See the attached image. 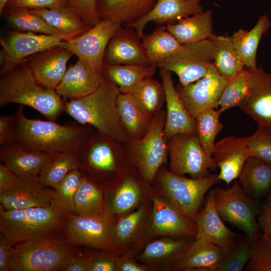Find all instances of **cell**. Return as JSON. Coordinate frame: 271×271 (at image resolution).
Here are the masks:
<instances>
[{
	"label": "cell",
	"instance_id": "obj_50",
	"mask_svg": "<svg viewBox=\"0 0 271 271\" xmlns=\"http://www.w3.org/2000/svg\"><path fill=\"white\" fill-rule=\"evenodd\" d=\"M115 253L105 250H86L84 253L88 271H116Z\"/></svg>",
	"mask_w": 271,
	"mask_h": 271
},
{
	"label": "cell",
	"instance_id": "obj_5",
	"mask_svg": "<svg viewBox=\"0 0 271 271\" xmlns=\"http://www.w3.org/2000/svg\"><path fill=\"white\" fill-rule=\"evenodd\" d=\"M13 246L9 262L11 271L61 270L65 261L79 253L67 239L54 234L31 239Z\"/></svg>",
	"mask_w": 271,
	"mask_h": 271
},
{
	"label": "cell",
	"instance_id": "obj_34",
	"mask_svg": "<svg viewBox=\"0 0 271 271\" xmlns=\"http://www.w3.org/2000/svg\"><path fill=\"white\" fill-rule=\"evenodd\" d=\"M119 116L130 140L143 137L148 131L154 118L146 114L130 93H120L117 100Z\"/></svg>",
	"mask_w": 271,
	"mask_h": 271
},
{
	"label": "cell",
	"instance_id": "obj_58",
	"mask_svg": "<svg viewBox=\"0 0 271 271\" xmlns=\"http://www.w3.org/2000/svg\"><path fill=\"white\" fill-rule=\"evenodd\" d=\"M63 271H88L87 261L84 254L79 253L69 258L63 264Z\"/></svg>",
	"mask_w": 271,
	"mask_h": 271
},
{
	"label": "cell",
	"instance_id": "obj_15",
	"mask_svg": "<svg viewBox=\"0 0 271 271\" xmlns=\"http://www.w3.org/2000/svg\"><path fill=\"white\" fill-rule=\"evenodd\" d=\"M121 26L101 20L78 37L63 41L59 47L68 50L86 64L101 72L108 43Z\"/></svg>",
	"mask_w": 271,
	"mask_h": 271
},
{
	"label": "cell",
	"instance_id": "obj_23",
	"mask_svg": "<svg viewBox=\"0 0 271 271\" xmlns=\"http://www.w3.org/2000/svg\"><path fill=\"white\" fill-rule=\"evenodd\" d=\"M73 55L68 50L56 47L37 53L23 63L29 66L39 84L55 89L63 79L68 68L67 62Z\"/></svg>",
	"mask_w": 271,
	"mask_h": 271
},
{
	"label": "cell",
	"instance_id": "obj_1",
	"mask_svg": "<svg viewBox=\"0 0 271 271\" xmlns=\"http://www.w3.org/2000/svg\"><path fill=\"white\" fill-rule=\"evenodd\" d=\"M14 117L15 140L28 148L46 154L78 150L93 132L89 125L77 122L62 125L49 120L28 118L22 105Z\"/></svg>",
	"mask_w": 271,
	"mask_h": 271
},
{
	"label": "cell",
	"instance_id": "obj_20",
	"mask_svg": "<svg viewBox=\"0 0 271 271\" xmlns=\"http://www.w3.org/2000/svg\"><path fill=\"white\" fill-rule=\"evenodd\" d=\"M137 31L121 25L109 40L103 61L117 65H150Z\"/></svg>",
	"mask_w": 271,
	"mask_h": 271
},
{
	"label": "cell",
	"instance_id": "obj_56",
	"mask_svg": "<svg viewBox=\"0 0 271 271\" xmlns=\"http://www.w3.org/2000/svg\"><path fill=\"white\" fill-rule=\"evenodd\" d=\"M14 244L2 234L0 237V271H8L12 250Z\"/></svg>",
	"mask_w": 271,
	"mask_h": 271
},
{
	"label": "cell",
	"instance_id": "obj_26",
	"mask_svg": "<svg viewBox=\"0 0 271 271\" xmlns=\"http://www.w3.org/2000/svg\"><path fill=\"white\" fill-rule=\"evenodd\" d=\"M224 254L219 246L195 238L172 268L176 270L217 271Z\"/></svg>",
	"mask_w": 271,
	"mask_h": 271
},
{
	"label": "cell",
	"instance_id": "obj_36",
	"mask_svg": "<svg viewBox=\"0 0 271 271\" xmlns=\"http://www.w3.org/2000/svg\"><path fill=\"white\" fill-rule=\"evenodd\" d=\"M213 47V65L228 80L245 66L235 50L231 37L213 34L209 39Z\"/></svg>",
	"mask_w": 271,
	"mask_h": 271
},
{
	"label": "cell",
	"instance_id": "obj_42",
	"mask_svg": "<svg viewBox=\"0 0 271 271\" xmlns=\"http://www.w3.org/2000/svg\"><path fill=\"white\" fill-rule=\"evenodd\" d=\"M146 215V206L142 204L137 209L122 215L113 224L115 242L120 251L137 238L143 226Z\"/></svg>",
	"mask_w": 271,
	"mask_h": 271
},
{
	"label": "cell",
	"instance_id": "obj_38",
	"mask_svg": "<svg viewBox=\"0 0 271 271\" xmlns=\"http://www.w3.org/2000/svg\"><path fill=\"white\" fill-rule=\"evenodd\" d=\"M101 188L97 183L83 175L74 197V214L76 215L107 214Z\"/></svg>",
	"mask_w": 271,
	"mask_h": 271
},
{
	"label": "cell",
	"instance_id": "obj_48",
	"mask_svg": "<svg viewBox=\"0 0 271 271\" xmlns=\"http://www.w3.org/2000/svg\"><path fill=\"white\" fill-rule=\"evenodd\" d=\"M251 255L249 238L237 241L225 253L217 271H241L248 263Z\"/></svg>",
	"mask_w": 271,
	"mask_h": 271
},
{
	"label": "cell",
	"instance_id": "obj_16",
	"mask_svg": "<svg viewBox=\"0 0 271 271\" xmlns=\"http://www.w3.org/2000/svg\"><path fill=\"white\" fill-rule=\"evenodd\" d=\"M151 194L153 207L148 228L150 236L175 238L196 236L195 222L188 219L161 195L154 192Z\"/></svg>",
	"mask_w": 271,
	"mask_h": 271
},
{
	"label": "cell",
	"instance_id": "obj_55",
	"mask_svg": "<svg viewBox=\"0 0 271 271\" xmlns=\"http://www.w3.org/2000/svg\"><path fill=\"white\" fill-rule=\"evenodd\" d=\"M15 141L14 115H2L0 116V146Z\"/></svg>",
	"mask_w": 271,
	"mask_h": 271
},
{
	"label": "cell",
	"instance_id": "obj_4",
	"mask_svg": "<svg viewBox=\"0 0 271 271\" xmlns=\"http://www.w3.org/2000/svg\"><path fill=\"white\" fill-rule=\"evenodd\" d=\"M70 215L53 204L16 210H6L1 205L0 230L15 244L54 234L64 228Z\"/></svg>",
	"mask_w": 271,
	"mask_h": 271
},
{
	"label": "cell",
	"instance_id": "obj_13",
	"mask_svg": "<svg viewBox=\"0 0 271 271\" xmlns=\"http://www.w3.org/2000/svg\"><path fill=\"white\" fill-rule=\"evenodd\" d=\"M64 40L60 37L23 31H12L1 39V75L22 64L26 58L47 50L59 47Z\"/></svg>",
	"mask_w": 271,
	"mask_h": 271
},
{
	"label": "cell",
	"instance_id": "obj_32",
	"mask_svg": "<svg viewBox=\"0 0 271 271\" xmlns=\"http://www.w3.org/2000/svg\"><path fill=\"white\" fill-rule=\"evenodd\" d=\"M213 12L203 11L167 25V30L181 44L208 39L213 34Z\"/></svg>",
	"mask_w": 271,
	"mask_h": 271
},
{
	"label": "cell",
	"instance_id": "obj_12",
	"mask_svg": "<svg viewBox=\"0 0 271 271\" xmlns=\"http://www.w3.org/2000/svg\"><path fill=\"white\" fill-rule=\"evenodd\" d=\"M213 63V47L209 39L182 44L180 50L157 66L175 73L186 85L203 77Z\"/></svg>",
	"mask_w": 271,
	"mask_h": 271
},
{
	"label": "cell",
	"instance_id": "obj_3",
	"mask_svg": "<svg viewBox=\"0 0 271 271\" xmlns=\"http://www.w3.org/2000/svg\"><path fill=\"white\" fill-rule=\"evenodd\" d=\"M11 103L29 106L54 121L65 111L62 97L55 89L39 84L25 63L0 78V106Z\"/></svg>",
	"mask_w": 271,
	"mask_h": 271
},
{
	"label": "cell",
	"instance_id": "obj_35",
	"mask_svg": "<svg viewBox=\"0 0 271 271\" xmlns=\"http://www.w3.org/2000/svg\"><path fill=\"white\" fill-rule=\"evenodd\" d=\"M238 182L251 198L264 195L271 188V165L253 157L246 161Z\"/></svg>",
	"mask_w": 271,
	"mask_h": 271
},
{
	"label": "cell",
	"instance_id": "obj_54",
	"mask_svg": "<svg viewBox=\"0 0 271 271\" xmlns=\"http://www.w3.org/2000/svg\"><path fill=\"white\" fill-rule=\"evenodd\" d=\"M257 220L261 232L271 242V199L265 201L260 207Z\"/></svg>",
	"mask_w": 271,
	"mask_h": 271
},
{
	"label": "cell",
	"instance_id": "obj_11",
	"mask_svg": "<svg viewBox=\"0 0 271 271\" xmlns=\"http://www.w3.org/2000/svg\"><path fill=\"white\" fill-rule=\"evenodd\" d=\"M168 141L170 171L173 173L198 178L210 174L209 170L217 168L213 157L202 148L197 135L179 133Z\"/></svg>",
	"mask_w": 271,
	"mask_h": 271
},
{
	"label": "cell",
	"instance_id": "obj_59",
	"mask_svg": "<svg viewBox=\"0 0 271 271\" xmlns=\"http://www.w3.org/2000/svg\"><path fill=\"white\" fill-rule=\"evenodd\" d=\"M10 0H0V14H4L6 7Z\"/></svg>",
	"mask_w": 271,
	"mask_h": 271
},
{
	"label": "cell",
	"instance_id": "obj_2",
	"mask_svg": "<svg viewBox=\"0 0 271 271\" xmlns=\"http://www.w3.org/2000/svg\"><path fill=\"white\" fill-rule=\"evenodd\" d=\"M120 93L116 85L104 78L92 93L65 101V112L78 123L92 126L116 142L127 145L130 141L117 109Z\"/></svg>",
	"mask_w": 271,
	"mask_h": 271
},
{
	"label": "cell",
	"instance_id": "obj_47",
	"mask_svg": "<svg viewBox=\"0 0 271 271\" xmlns=\"http://www.w3.org/2000/svg\"><path fill=\"white\" fill-rule=\"evenodd\" d=\"M249 240L251 255L247 263V270L271 271V242L260 230Z\"/></svg>",
	"mask_w": 271,
	"mask_h": 271
},
{
	"label": "cell",
	"instance_id": "obj_52",
	"mask_svg": "<svg viewBox=\"0 0 271 271\" xmlns=\"http://www.w3.org/2000/svg\"><path fill=\"white\" fill-rule=\"evenodd\" d=\"M67 6L65 0H10L6 9L36 10Z\"/></svg>",
	"mask_w": 271,
	"mask_h": 271
},
{
	"label": "cell",
	"instance_id": "obj_53",
	"mask_svg": "<svg viewBox=\"0 0 271 271\" xmlns=\"http://www.w3.org/2000/svg\"><path fill=\"white\" fill-rule=\"evenodd\" d=\"M24 180L3 163L0 164V193L14 190L20 186Z\"/></svg>",
	"mask_w": 271,
	"mask_h": 271
},
{
	"label": "cell",
	"instance_id": "obj_8",
	"mask_svg": "<svg viewBox=\"0 0 271 271\" xmlns=\"http://www.w3.org/2000/svg\"><path fill=\"white\" fill-rule=\"evenodd\" d=\"M166 117V110H162L154 117L146 134L127 145L129 156L148 184L154 181L169 155L168 142L164 133Z\"/></svg>",
	"mask_w": 271,
	"mask_h": 271
},
{
	"label": "cell",
	"instance_id": "obj_33",
	"mask_svg": "<svg viewBox=\"0 0 271 271\" xmlns=\"http://www.w3.org/2000/svg\"><path fill=\"white\" fill-rule=\"evenodd\" d=\"M270 26L271 21L269 18L262 15L250 30L240 29L231 37L235 50L245 67L251 69L257 68L256 54L258 46L262 36Z\"/></svg>",
	"mask_w": 271,
	"mask_h": 271
},
{
	"label": "cell",
	"instance_id": "obj_18",
	"mask_svg": "<svg viewBox=\"0 0 271 271\" xmlns=\"http://www.w3.org/2000/svg\"><path fill=\"white\" fill-rule=\"evenodd\" d=\"M159 70L167 108L164 128L165 137L168 140L179 133L197 135L195 119L188 113L180 99L171 72L162 68Z\"/></svg>",
	"mask_w": 271,
	"mask_h": 271
},
{
	"label": "cell",
	"instance_id": "obj_28",
	"mask_svg": "<svg viewBox=\"0 0 271 271\" xmlns=\"http://www.w3.org/2000/svg\"><path fill=\"white\" fill-rule=\"evenodd\" d=\"M0 202L6 210L48 207L52 204L48 189L41 185L39 178L24 180L17 188L0 193Z\"/></svg>",
	"mask_w": 271,
	"mask_h": 271
},
{
	"label": "cell",
	"instance_id": "obj_10",
	"mask_svg": "<svg viewBox=\"0 0 271 271\" xmlns=\"http://www.w3.org/2000/svg\"><path fill=\"white\" fill-rule=\"evenodd\" d=\"M67 240L118 254L120 250L114 238L113 224L109 217L99 215H70L64 228Z\"/></svg>",
	"mask_w": 271,
	"mask_h": 271
},
{
	"label": "cell",
	"instance_id": "obj_19",
	"mask_svg": "<svg viewBox=\"0 0 271 271\" xmlns=\"http://www.w3.org/2000/svg\"><path fill=\"white\" fill-rule=\"evenodd\" d=\"M212 157L217 168L219 181L229 186L238 178L246 160L251 157L245 137L227 136L215 144Z\"/></svg>",
	"mask_w": 271,
	"mask_h": 271
},
{
	"label": "cell",
	"instance_id": "obj_39",
	"mask_svg": "<svg viewBox=\"0 0 271 271\" xmlns=\"http://www.w3.org/2000/svg\"><path fill=\"white\" fill-rule=\"evenodd\" d=\"M77 150L57 154L50 159L39 175L41 185L55 188L71 171L78 169Z\"/></svg>",
	"mask_w": 271,
	"mask_h": 271
},
{
	"label": "cell",
	"instance_id": "obj_40",
	"mask_svg": "<svg viewBox=\"0 0 271 271\" xmlns=\"http://www.w3.org/2000/svg\"><path fill=\"white\" fill-rule=\"evenodd\" d=\"M142 198L141 188L133 178L127 176L116 186L106 205L108 214L122 216L138 207Z\"/></svg>",
	"mask_w": 271,
	"mask_h": 271
},
{
	"label": "cell",
	"instance_id": "obj_57",
	"mask_svg": "<svg viewBox=\"0 0 271 271\" xmlns=\"http://www.w3.org/2000/svg\"><path fill=\"white\" fill-rule=\"evenodd\" d=\"M150 269L147 265L137 262L131 256L122 255L117 257L116 271H147Z\"/></svg>",
	"mask_w": 271,
	"mask_h": 271
},
{
	"label": "cell",
	"instance_id": "obj_9",
	"mask_svg": "<svg viewBox=\"0 0 271 271\" xmlns=\"http://www.w3.org/2000/svg\"><path fill=\"white\" fill-rule=\"evenodd\" d=\"M216 210L222 220L244 232L250 238L260 230L257 216L260 207L243 190L238 181L226 189L212 190Z\"/></svg>",
	"mask_w": 271,
	"mask_h": 271
},
{
	"label": "cell",
	"instance_id": "obj_6",
	"mask_svg": "<svg viewBox=\"0 0 271 271\" xmlns=\"http://www.w3.org/2000/svg\"><path fill=\"white\" fill-rule=\"evenodd\" d=\"M156 177L160 195L194 222L205 195L214 184L219 181L218 174L188 178L161 168Z\"/></svg>",
	"mask_w": 271,
	"mask_h": 271
},
{
	"label": "cell",
	"instance_id": "obj_22",
	"mask_svg": "<svg viewBox=\"0 0 271 271\" xmlns=\"http://www.w3.org/2000/svg\"><path fill=\"white\" fill-rule=\"evenodd\" d=\"M195 223L196 238L202 239L221 247L226 253L236 240V234L223 223L215 204L212 190L207 195L205 205L199 212Z\"/></svg>",
	"mask_w": 271,
	"mask_h": 271
},
{
	"label": "cell",
	"instance_id": "obj_37",
	"mask_svg": "<svg viewBox=\"0 0 271 271\" xmlns=\"http://www.w3.org/2000/svg\"><path fill=\"white\" fill-rule=\"evenodd\" d=\"M142 41L150 64L156 66L182 46V44L167 30L166 25L158 26L151 33L144 34Z\"/></svg>",
	"mask_w": 271,
	"mask_h": 271
},
{
	"label": "cell",
	"instance_id": "obj_14",
	"mask_svg": "<svg viewBox=\"0 0 271 271\" xmlns=\"http://www.w3.org/2000/svg\"><path fill=\"white\" fill-rule=\"evenodd\" d=\"M227 82L212 64L203 77L186 85L179 83L175 87L187 111L195 118L205 110L218 107Z\"/></svg>",
	"mask_w": 271,
	"mask_h": 271
},
{
	"label": "cell",
	"instance_id": "obj_31",
	"mask_svg": "<svg viewBox=\"0 0 271 271\" xmlns=\"http://www.w3.org/2000/svg\"><path fill=\"white\" fill-rule=\"evenodd\" d=\"M157 68L154 65H117L103 61L101 72L120 93H130L142 81L152 77Z\"/></svg>",
	"mask_w": 271,
	"mask_h": 271
},
{
	"label": "cell",
	"instance_id": "obj_51",
	"mask_svg": "<svg viewBox=\"0 0 271 271\" xmlns=\"http://www.w3.org/2000/svg\"><path fill=\"white\" fill-rule=\"evenodd\" d=\"M67 6L74 11L90 27L100 20L97 11L96 0H65Z\"/></svg>",
	"mask_w": 271,
	"mask_h": 271
},
{
	"label": "cell",
	"instance_id": "obj_45",
	"mask_svg": "<svg viewBox=\"0 0 271 271\" xmlns=\"http://www.w3.org/2000/svg\"><path fill=\"white\" fill-rule=\"evenodd\" d=\"M4 13L7 14L10 24L20 31L52 35L62 38L58 32L43 18L31 13L29 10L6 9Z\"/></svg>",
	"mask_w": 271,
	"mask_h": 271
},
{
	"label": "cell",
	"instance_id": "obj_30",
	"mask_svg": "<svg viewBox=\"0 0 271 271\" xmlns=\"http://www.w3.org/2000/svg\"><path fill=\"white\" fill-rule=\"evenodd\" d=\"M29 10L31 13L43 18L58 32L64 41L75 38L91 28L74 11L67 6Z\"/></svg>",
	"mask_w": 271,
	"mask_h": 271
},
{
	"label": "cell",
	"instance_id": "obj_43",
	"mask_svg": "<svg viewBox=\"0 0 271 271\" xmlns=\"http://www.w3.org/2000/svg\"><path fill=\"white\" fill-rule=\"evenodd\" d=\"M83 176L78 169L71 171L53 189H48L51 203L68 214H74V197Z\"/></svg>",
	"mask_w": 271,
	"mask_h": 271
},
{
	"label": "cell",
	"instance_id": "obj_7",
	"mask_svg": "<svg viewBox=\"0 0 271 271\" xmlns=\"http://www.w3.org/2000/svg\"><path fill=\"white\" fill-rule=\"evenodd\" d=\"M124 153L122 144L95 130L77 150L78 169L96 183L110 182L120 174Z\"/></svg>",
	"mask_w": 271,
	"mask_h": 271
},
{
	"label": "cell",
	"instance_id": "obj_49",
	"mask_svg": "<svg viewBox=\"0 0 271 271\" xmlns=\"http://www.w3.org/2000/svg\"><path fill=\"white\" fill-rule=\"evenodd\" d=\"M251 157L271 165V131L258 127L251 136L245 137Z\"/></svg>",
	"mask_w": 271,
	"mask_h": 271
},
{
	"label": "cell",
	"instance_id": "obj_41",
	"mask_svg": "<svg viewBox=\"0 0 271 271\" xmlns=\"http://www.w3.org/2000/svg\"><path fill=\"white\" fill-rule=\"evenodd\" d=\"M130 94L149 116L154 118L162 110L165 101L164 88L162 83L152 77L142 81Z\"/></svg>",
	"mask_w": 271,
	"mask_h": 271
},
{
	"label": "cell",
	"instance_id": "obj_24",
	"mask_svg": "<svg viewBox=\"0 0 271 271\" xmlns=\"http://www.w3.org/2000/svg\"><path fill=\"white\" fill-rule=\"evenodd\" d=\"M203 0H157L153 9L136 22L133 28L142 39L146 26L153 22L158 26L176 23L179 20L203 11Z\"/></svg>",
	"mask_w": 271,
	"mask_h": 271
},
{
	"label": "cell",
	"instance_id": "obj_27",
	"mask_svg": "<svg viewBox=\"0 0 271 271\" xmlns=\"http://www.w3.org/2000/svg\"><path fill=\"white\" fill-rule=\"evenodd\" d=\"M157 1L96 0V7L101 20L129 25L148 14Z\"/></svg>",
	"mask_w": 271,
	"mask_h": 271
},
{
	"label": "cell",
	"instance_id": "obj_29",
	"mask_svg": "<svg viewBox=\"0 0 271 271\" xmlns=\"http://www.w3.org/2000/svg\"><path fill=\"white\" fill-rule=\"evenodd\" d=\"M191 242L187 238L163 237L147 244L137 259L150 269L169 264L173 266Z\"/></svg>",
	"mask_w": 271,
	"mask_h": 271
},
{
	"label": "cell",
	"instance_id": "obj_44",
	"mask_svg": "<svg viewBox=\"0 0 271 271\" xmlns=\"http://www.w3.org/2000/svg\"><path fill=\"white\" fill-rule=\"evenodd\" d=\"M221 114L219 110L211 108L200 113L195 118L200 143L206 153L211 157H212L215 138L223 128L219 120Z\"/></svg>",
	"mask_w": 271,
	"mask_h": 271
},
{
	"label": "cell",
	"instance_id": "obj_25",
	"mask_svg": "<svg viewBox=\"0 0 271 271\" xmlns=\"http://www.w3.org/2000/svg\"><path fill=\"white\" fill-rule=\"evenodd\" d=\"M102 72L85 63L80 59L70 65L55 90L66 99L86 96L95 91L104 80Z\"/></svg>",
	"mask_w": 271,
	"mask_h": 271
},
{
	"label": "cell",
	"instance_id": "obj_17",
	"mask_svg": "<svg viewBox=\"0 0 271 271\" xmlns=\"http://www.w3.org/2000/svg\"><path fill=\"white\" fill-rule=\"evenodd\" d=\"M248 94L239 107L258 124L271 131V73L260 67L251 69Z\"/></svg>",
	"mask_w": 271,
	"mask_h": 271
},
{
	"label": "cell",
	"instance_id": "obj_46",
	"mask_svg": "<svg viewBox=\"0 0 271 271\" xmlns=\"http://www.w3.org/2000/svg\"><path fill=\"white\" fill-rule=\"evenodd\" d=\"M250 87V73L245 67L233 77L227 80L219 102L222 113L226 110L239 107L246 97Z\"/></svg>",
	"mask_w": 271,
	"mask_h": 271
},
{
	"label": "cell",
	"instance_id": "obj_21",
	"mask_svg": "<svg viewBox=\"0 0 271 271\" xmlns=\"http://www.w3.org/2000/svg\"><path fill=\"white\" fill-rule=\"evenodd\" d=\"M56 154L38 152L14 141L0 146V160L23 180L37 178L45 164Z\"/></svg>",
	"mask_w": 271,
	"mask_h": 271
},
{
	"label": "cell",
	"instance_id": "obj_60",
	"mask_svg": "<svg viewBox=\"0 0 271 271\" xmlns=\"http://www.w3.org/2000/svg\"><path fill=\"white\" fill-rule=\"evenodd\" d=\"M271 199V194L269 195L268 197H267V198L265 199V201H267V200H269Z\"/></svg>",
	"mask_w": 271,
	"mask_h": 271
}]
</instances>
